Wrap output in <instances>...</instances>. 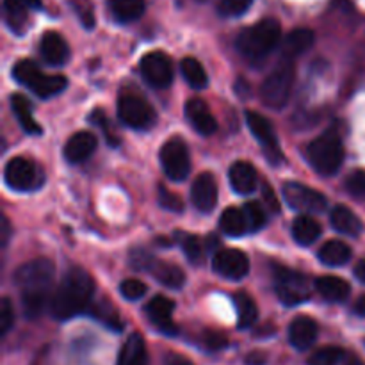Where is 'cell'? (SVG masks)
I'll list each match as a JSON object with an SVG mask.
<instances>
[{"label":"cell","instance_id":"obj_1","mask_svg":"<svg viewBox=\"0 0 365 365\" xmlns=\"http://www.w3.org/2000/svg\"><path fill=\"white\" fill-rule=\"evenodd\" d=\"M95 282L81 267H71L61 280L50 302V312L56 319L66 321L78 316L91 305Z\"/></svg>","mask_w":365,"mask_h":365},{"label":"cell","instance_id":"obj_2","mask_svg":"<svg viewBox=\"0 0 365 365\" xmlns=\"http://www.w3.org/2000/svg\"><path fill=\"white\" fill-rule=\"evenodd\" d=\"M280 24L277 20H273V18H266V20L245 29L237 36V50L248 63L260 64L280 45Z\"/></svg>","mask_w":365,"mask_h":365},{"label":"cell","instance_id":"obj_3","mask_svg":"<svg viewBox=\"0 0 365 365\" xmlns=\"http://www.w3.org/2000/svg\"><path fill=\"white\" fill-rule=\"evenodd\" d=\"M307 157L314 170L319 175H335L344 163V146L341 135L335 130H328L314 139L307 150Z\"/></svg>","mask_w":365,"mask_h":365},{"label":"cell","instance_id":"obj_4","mask_svg":"<svg viewBox=\"0 0 365 365\" xmlns=\"http://www.w3.org/2000/svg\"><path fill=\"white\" fill-rule=\"evenodd\" d=\"M294 75V61L280 59V63L267 75L260 88V98H262L264 106L273 110L284 109L291 98Z\"/></svg>","mask_w":365,"mask_h":365},{"label":"cell","instance_id":"obj_5","mask_svg":"<svg viewBox=\"0 0 365 365\" xmlns=\"http://www.w3.org/2000/svg\"><path fill=\"white\" fill-rule=\"evenodd\" d=\"M13 77L20 82L21 86H25L27 89H31L36 96L39 98H50V96H56L59 93H63L66 89L68 81L63 75H46L41 73L38 68V64L31 59H21L14 64Z\"/></svg>","mask_w":365,"mask_h":365},{"label":"cell","instance_id":"obj_6","mask_svg":"<svg viewBox=\"0 0 365 365\" xmlns=\"http://www.w3.org/2000/svg\"><path fill=\"white\" fill-rule=\"evenodd\" d=\"M56 267L48 259H34L18 267L14 273V284L20 287L21 294L50 296Z\"/></svg>","mask_w":365,"mask_h":365},{"label":"cell","instance_id":"obj_7","mask_svg":"<svg viewBox=\"0 0 365 365\" xmlns=\"http://www.w3.org/2000/svg\"><path fill=\"white\" fill-rule=\"evenodd\" d=\"M118 116L127 127L146 130L155 123V110L143 96L135 93H123L118 98Z\"/></svg>","mask_w":365,"mask_h":365},{"label":"cell","instance_id":"obj_8","mask_svg":"<svg viewBox=\"0 0 365 365\" xmlns=\"http://www.w3.org/2000/svg\"><path fill=\"white\" fill-rule=\"evenodd\" d=\"M4 178H6V184L11 189L20 192L34 191V189L41 187L43 180H45L41 170L36 166V163H32L31 159H25V157L11 159L6 164V170H4Z\"/></svg>","mask_w":365,"mask_h":365},{"label":"cell","instance_id":"obj_9","mask_svg":"<svg viewBox=\"0 0 365 365\" xmlns=\"http://www.w3.org/2000/svg\"><path fill=\"white\" fill-rule=\"evenodd\" d=\"M160 164L170 180L184 182L191 170V159H189V150L185 143L178 138L164 143L160 148Z\"/></svg>","mask_w":365,"mask_h":365},{"label":"cell","instance_id":"obj_10","mask_svg":"<svg viewBox=\"0 0 365 365\" xmlns=\"http://www.w3.org/2000/svg\"><path fill=\"white\" fill-rule=\"evenodd\" d=\"M274 278H277V294L282 303L294 307L309 299L310 284L305 274L287 267H278L274 271Z\"/></svg>","mask_w":365,"mask_h":365},{"label":"cell","instance_id":"obj_11","mask_svg":"<svg viewBox=\"0 0 365 365\" xmlns=\"http://www.w3.org/2000/svg\"><path fill=\"white\" fill-rule=\"evenodd\" d=\"M284 198L294 210L299 212H316L321 214L327 210L328 202L323 192L309 187L299 182H285L284 184Z\"/></svg>","mask_w":365,"mask_h":365},{"label":"cell","instance_id":"obj_12","mask_svg":"<svg viewBox=\"0 0 365 365\" xmlns=\"http://www.w3.org/2000/svg\"><path fill=\"white\" fill-rule=\"evenodd\" d=\"M246 123H248V128L252 130V134L255 135L257 141L260 143V146L266 152L267 160L271 164H280L284 160V155H282L280 145H278L277 132H274L273 123L267 120L262 114L255 113V110H248L246 113Z\"/></svg>","mask_w":365,"mask_h":365},{"label":"cell","instance_id":"obj_13","mask_svg":"<svg viewBox=\"0 0 365 365\" xmlns=\"http://www.w3.org/2000/svg\"><path fill=\"white\" fill-rule=\"evenodd\" d=\"M139 66L145 81L153 88L166 89L173 82V64L164 52H148Z\"/></svg>","mask_w":365,"mask_h":365},{"label":"cell","instance_id":"obj_14","mask_svg":"<svg viewBox=\"0 0 365 365\" xmlns=\"http://www.w3.org/2000/svg\"><path fill=\"white\" fill-rule=\"evenodd\" d=\"M214 271L228 280H242L250 271V259L241 250H221L214 255Z\"/></svg>","mask_w":365,"mask_h":365},{"label":"cell","instance_id":"obj_15","mask_svg":"<svg viewBox=\"0 0 365 365\" xmlns=\"http://www.w3.org/2000/svg\"><path fill=\"white\" fill-rule=\"evenodd\" d=\"M191 198L200 212H210L217 205V182L212 173H200L192 182Z\"/></svg>","mask_w":365,"mask_h":365},{"label":"cell","instance_id":"obj_16","mask_svg":"<svg viewBox=\"0 0 365 365\" xmlns=\"http://www.w3.org/2000/svg\"><path fill=\"white\" fill-rule=\"evenodd\" d=\"M145 310L146 316L150 317V321H152L160 331H164V334L168 335L177 334V327H175L173 319H171L175 310V303L171 302L170 298H166V296H155V298L150 299Z\"/></svg>","mask_w":365,"mask_h":365},{"label":"cell","instance_id":"obj_17","mask_svg":"<svg viewBox=\"0 0 365 365\" xmlns=\"http://www.w3.org/2000/svg\"><path fill=\"white\" fill-rule=\"evenodd\" d=\"M317 331L319 328H317L316 321L307 316H299L289 327V342L298 351H307L316 344Z\"/></svg>","mask_w":365,"mask_h":365},{"label":"cell","instance_id":"obj_18","mask_svg":"<svg viewBox=\"0 0 365 365\" xmlns=\"http://www.w3.org/2000/svg\"><path fill=\"white\" fill-rule=\"evenodd\" d=\"M185 116L198 134L212 135L217 130L216 118L210 114L207 103L200 98H191L185 103Z\"/></svg>","mask_w":365,"mask_h":365},{"label":"cell","instance_id":"obj_19","mask_svg":"<svg viewBox=\"0 0 365 365\" xmlns=\"http://www.w3.org/2000/svg\"><path fill=\"white\" fill-rule=\"evenodd\" d=\"M39 50H41L43 59L52 66H63L70 59V46H68L66 39L57 32H45Z\"/></svg>","mask_w":365,"mask_h":365},{"label":"cell","instance_id":"obj_20","mask_svg":"<svg viewBox=\"0 0 365 365\" xmlns=\"http://www.w3.org/2000/svg\"><path fill=\"white\" fill-rule=\"evenodd\" d=\"M96 146H98V139L91 132H77L68 139L66 146H64V157H66L68 163H84L86 159L93 155Z\"/></svg>","mask_w":365,"mask_h":365},{"label":"cell","instance_id":"obj_21","mask_svg":"<svg viewBox=\"0 0 365 365\" xmlns=\"http://www.w3.org/2000/svg\"><path fill=\"white\" fill-rule=\"evenodd\" d=\"M228 180H230L232 189L239 195L246 196L252 195L257 189V180H259V175L257 170L246 160H239V163L232 164L230 171H228Z\"/></svg>","mask_w":365,"mask_h":365},{"label":"cell","instance_id":"obj_22","mask_svg":"<svg viewBox=\"0 0 365 365\" xmlns=\"http://www.w3.org/2000/svg\"><path fill=\"white\" fill-rule=\"evenodd\" d=\"M314 43H316V34L310 29H296L284 39L280 59L294 61L296 57L303 56Z\"/></svg>","mask_w":365,"mask_h":365},{"label":"cell","instance_id":"obj_23","mask_svg":"<svg viewBox=\"0 0 365 365\" xmlns=\"http://www.w3.org/2000/svg\"><path fill=\"white\" fill-rule=\"evenodd\" d=\"M330 221L335 230L344 235H349V237H359L364 230L362 220L346 205L334 207L330 214Z\"/></svg>","mask_w":365,"mask_h":365},{"label":"cell","instance_id":"obj_24","mask_svg":"<svg viewBox=\"0 0 365 365\" xmlns=\"http://www.w3.org/2000/svg\"><path fill=\"white\" fill-rule=\"evenodd\" d=\"M316 289L327 302L342 303L351 294V285L339 277H321L316 280Z\"/></svg>","mask_w":365,"mask_h":365},{"label":"cell","instance_id":"obj_25","mask_svg":"<svg viewBox=\"0 0 365 365\" xmlns=\"http://www.w3.org/2000/svg\"><path fill=\"white\" fill-rule=\"evenodd\" d=\"M116 365H148L145 339L139 334H132L121 348Z\"/></svg>","mask_w":365,"mask_h":365},{"label":"cell","instance_id":"obj_26","mask_svg":"<svg viewBox=\"0 0 365 365\" xmlns=\"http://www.w3.org/2000/svg\"><path fill=\"white\" fill-rule=\"evenodd\" d=\"M11 109H13L20 127L24 128L27 134H32V135L41 134V127H39L38 121H36L34 116H32L31 102H29L24 95H18L16 93V95L11 96Z\"/></svg>","mask_w":365,"mask_h":365},{"label":"cell","instance_id":"obj_27","mask_svg":"<svg viewBox=\"0 0 365 365\" xmlns=\"http://www.w3.org/2000/svg\"><path fill=\"white\" fill-rule=\"evenodd\" d=\"M349 259H351V248L339 239L324 242L319 250V260L324 266L341 267L348 264Z\"/></svg>","mask_w":365,"mask_h":365},{"label":"cell","instance_id":"obj_28","mask_svg":"<svg viewBox=\"0 0 365 365\" xmlns=\"http://www.w3.org/2000/svg\"><path fill=\"white\" fill-rule=\"evenodd\" d=\"M321 225L310 216H299L292 223V237L302 246L314 245L321 237Z\"/></svg>","mask_w":365,"mask_h":365},{"label":"cell","instance_id":"obj_29","mask_svg":"<svg viewBox=\"0 0 365 365\" xmlns=\"http://www.w3.org/2000/svg\"><path fill=\"white\" fill-rule=\"evenodd\" d=\"M113 16L121 24H130L139 20L145 13V0H109Z\"/></svg>","mask_w":365,"mask_h":365},{"label":"cell","instance_id":"obj_30","mask_svg":"<svg viewBox=\"0 0 365 365\" xmlns=\"http://www.w3.org/2000/svg\"><path fill=\"white\" fill-rule=\"evenodd\" d=\"M220 227L228 237H241V235L248 234V223H246L245 210L237 209V207H228L221 214Z\"/></svg>","mask_w":365,"mask_h":365},{"label":"cell","instance_id":"obj_31","mask_svg":"<svg viewBox=\"0 0 365 365\" xmlns=\"http://www.w3.org/2000/svg\"><path fill=\"white\" fill-rule=\"evenodd\" d=\"M150 273L157 278L163 285L170 289H180L182 285L185 284V274L180 267L173 266V264L160 262V260H155L150 269Z\"/></svg>","mask_w":365,"mask_h":365},{"label":"cell","instance_id":"obj_32","mask_svg":"<svg viewBox=\"0 0 365 365\" xmlns=\"http://www.w3.org/2000/svg\"><path fill=\"white\" fill-rule=\"evenodd\" d=\"M235 310H237V324L239 328H250L257 323L259 319V309H257L255 302L252 296L246 292H237L234 296Z\"/></svg>","mask_w":365,"mask_h":365},{"label":"cell","instance_id":"obj_33","mask_svg":"<svg viewBox=\"0 0 365 365\" xmlns=\"http://www.w3.org/2000/svg\"><path fill=\"white\" fill-rule=\"evenodd\" d=\"M182 75L185 77V81L189 82V86L195 89H203L209 84V77H207L205 68L202 66L198 59L195 57H185L180 64Z\"/></svg>","mask_w":365,"mask_h":365},{"label":"cell","instance_id":"obj_34","mask_svg":"<svg viewBox=\"0 0 365 365\" xmlns=\"http://www.w3.org/2000/svg\"><path fill=\"white\" fill-rule=\"evenodd\" d=\"M27 9L21 0H4V11H6V20L13 31L21 32L27 24Z\"/></svg>","mask_w":365,"mask_h":365},{"label":"cell","instance_id":"obj_35","mask_svg":"<svg viewBox=\"0 0 365 365\" xmlns=\"http://www.w3.org/2000/svg\"><path fill=\"white\" fill-rule=\"evenodd\" d=\"M175 237H177V242L180 245L182 252L185 253L189 262L192 264L202 262L203 255H205V250H203L202 242H200V239L196 237V235L182 234V232H178V234H175Z\"/></svg>","mask_w":365,"mask_h":365},{"label":"cell","instance_id":"obj_36","mask_svg":"<svg viewBox=\"0 0 365 365\" xmlns=\"http://www.w3.org/2000/svg\"><path fill=\"white\" fill-rule=\"evenodd\" d=\"M346 351L337 346L321 348L309 359V365H339L344 360Z\"/></svg>","mask_w":365,"mask_h":365},{"label":"cell","instance_id":"obj_37","mask_svg":"<svg viewBox=\"0 0 365 365\" xmlns=\"http://www.w3.org/2000/svg\"><path fill=\"white\" fill-rule=\"evenodd\" d=\"M245 210V216H246V223H248V232H257L260 228H264L266 225V212L262 210L260 203L257 202H250L242 207Z\"/></svg>","mask_w":365,"mask_h":365},{"label":"cell","instance_id":"obj_38","mask_svg":"<svg viewBox=\"0 0 365 365\" xmlns=\"http://www.w3.org/2000/svg\"><path fill=\"white\" fill-rule=\"evenodd\" d=\"M148 287L146 284H143L141 280H135V278H128V280H123L120 285V292L125 299H130V302H135V299H141L143 296L146 294Z\"/></svg>","mask_w":365,"mask_h":365},{"label":"cell","instance_id":"obj_39","mask_svg":"<svg viewBox=\"0 0 365 365\" xmlns=\"http://www.w3.org/2000/svg\"><path fill=\"white\" fill-rule=\"evenodd\" d=\"M253 0H221L220 2V13L223 16H241L242 13L248 11Z\"/></svg>","mask_w":365,"mask_h":365},{"label":"cell","instance_id":"obj_40","mask_svg":"<svg viewBox=\"0 0 365 365\" xmlns=\"http://www.w3.org/2000/svg\"><path fill=\"white\" fill-rule=\"evenodd\" d=\"M157 198H159V205L163 209L171 210V212H182V209H184V202L175 192L168 191L164 185H159V196Z\"/></svg>","mask_w":365,"mask_h":365},{"label":"cell","instance_id":"obj_41","mask_svg":"<svg viewBox=\"0 0 365 365\" xmlns=\"http://www.w3.org/2000/svg\"><path fill=\"white\" fill-rule=\"evenodd\" d=\"M93 314H95L98 319H102L103 323L107 324V327L116 328V330H121L120 317H118L116 310H114L113 307L109 305V303H103V305H96L95 310H93Z\"/></svg>","mask_w":365,"mask_h":365},{"label":"cell","instance_id":"obj_42","mask_svg":"<svg viewBox=\"0 0 365 365\" xmlns=\"http://www.w3.org/2000/svg\"><path fill=\"white\" fill-rule=\"evenodd\" d=\"M346 191L355 198H365V171H353L346 178Z\"/></svg>","mask_w":365,"mask_h":365},{"label":"cell","instance_id":"obj_43","mask_svg":"<svg viewBox=\"0 0 365 365\" xmlns=\"http://www.w3.org/2000/svg\"><path fill=\"white\" fill-rule=\"evenodd\" d=\"M14 324V310L13 305H11L9 298H2V303H0V335H7V331L13 328Z\"/></svg>","mask_w":365,"mask_h":365},{"label":"cell","instance_id":"obj_44","mask_svg":"<svg viewBox=\"0 0 365 365\" xmlns=\"http://www.w3.org/2000/svg\"><path fill=\"white\" fill-rule=\"evenodd\" d=\"M153 262H155V259H153L152 255H150L146 250H141V248H135L130 252V264L134 269L138 271H150L152 269Z\"/></svg>","mask_w":365,"mask_h":365},{"label":"cell","instance_id":"obj_45","mask_svg":"<svg viewBox=\"0 0 365 365\" xmlns=\"http://www.w3.org/2000/svg\"><path fill=\"white\" fill-rule=\"evenodd\" d=\"M89 120H91V123H95L96 127H100L103 130V134H106V138H107V141H109V145H118V138L116 135H113L110 134V130H109V120H107V116H106V113H103L102 109H96L95 113L91 114V116H89Z\"/></svg>","mask_w":365,"mask_h":365},{"label":"cell","instance_id":"obj_46","mask_svg":"<svg viewBox=\"0 0 365 365\" xmlns=\"http://www.w3.org/2000/svg\"><path fill=\"white\" fill-rule=\"evenodd\" d=\"M75 7H77V13H78V16H81L82 25H84V27H88V29H91L93 25H95V14H93L91 4L86 0L84 4H77Z\"/></svg>","mask_w":365,"mask_h":365},{"label":"cell","instance_id":"obj_47","mask_svg":"<svg viewBox=\"0 0 365 365\" xmlns=\"http://www.w3.org/2000/svg\"><path fill=\"white\" fill-rule=\"evenodd\" d=\"M203 341H205L207 348L214 349V351H216V349H223L225 346L228 344L227 337L221 334H217V331H207L205 337H203Z\"/></svg>","mask_w":365,"mask_h":365},{"label":"cell","instance_id":"obj_48","mask_svg":"<svg viewBox=\"0 0 365 365\" xmlns=\"http://www.w3.org/2000/svg\"><path fill=\"white\" fill-rule=\"evenodd\" d=\"M262 195H264V202L267 203V207H269L273 212H278V210H280V203H278V198L274 196V191L269 187V184L262 185Z\"/></svg>","mask_w":365,"mask_h":365},{"label":"cell","instance_id":"obj_49","mask_svg":"<svg viewBox=\"0 0 365 365\" xmlns=\"http://www.w3.org/2000/svg\"><path fill=\"white\" fill-rule=\"evenodd\" d=\"M246 365H267V356L262 351H252L246 355L245 359Z\"/></svg>","mask_w":365,"mask_h":365},{"label":"cell","instance_id":"obj_50","mask_svg":"<svg viewBox=\"0 0 365 365\" xmlns=\"http://www.w3.org/2000/svg\"><path fill=\"white\" fill-rule=\"evenodd\" d=\"M342 365H365V364L360 356L353 355V353H346L344 360H342Z\"/></svg>","mask_w":365,"mask_h":365},{"label":"cell","instance_id":"obj_51","mask_svg":"<svg viewBox=\"0 0 365 365\" xmlns=\"http://www.w3.org/2000/svg\"><path fill=\"white\" fill-rule=\"evenodd\" d=\"M166 365H195L192 362H189L187 359H182V356L171 355L170 359L166 360Z\"/></svg>","mask_w":365,"mask_h":365},{"label":"cell","instance_id":"obj_52","mask_svg":"<svg viewBox=\"0 0 365 365\" xmlns=\"http://www.w3.org/2000/svg\"><path fill=\"white\" fill-rule=\"evenodd\" d=\"M355 277L359 278V280L362 282V284H365V259L360 260V262L356 264V267H355Z\"/></svg>","mask_w":365,"mask_h":365},{"label":"cell","instance_id":"obj_53","mask_svg":"<svg viewBox=\"0 0 365 365\" xmlns=\"http://www.w3.org/2000/svg\"><path fill=\"white\" fill-rule=\"evenodd\" d=\"M9 221L6 220V217H2V235H0V239H2V245H6L7 242V237H9Z\"/></svg>","mask_w":365,"mask_h":365},{"label":"cell","instance_id":"obj_54","mask_svg":"<svg viewBox=\"0 0 365 365\" xmlns=\"http://www.w3.org/2000/svg\"><path fill=\"white\" fill-rule=\"evenodd\" d=\"M355 312L359 314V316L365 317V296H362V298H360L359 302H356V305H355Z\"/></svg>","mask_w":365,"mask_h":365},{"label":"cell","instance_id":"obj_55","mask_svg":"<svg viewBox=\"0 0 365 365\" xmlns=\"http://www.w3.org/2000/svg\"><path fill=\"white\" fill-rule=\"evenodd\" d=\"M29 9H39L41 7V0H21Z\"/></svg>","mask_w":365,"mask_h":365}]
</instances>
